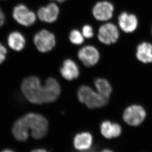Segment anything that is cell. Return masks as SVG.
<instances>
[{
    "label": "cell",
    "mask_w": 152,
    "mask_h": 152,
    "mask_svg": "<svg viewBox=\"0 0 152 152\" xmlns=\"http://www.w3.org/2000/svg\"><path fill=\"white\" fill-rule=\"evenodd\" d=\"M48 128L47 118L39 114L30 113L21 117L14 123L12 132L17 140L24 142L28 138L30 129L34 139H41L47 135Z\"/></svg>",
    "instance_id": "1"
},
{
    "label": "cell",
    "mask_w": 152,
    "mask_h": 152,
    "mask_svg": "<svg viewBox=\"0 0 152 152\" xmlns=\"http://www.w3.org/2000/svg\"><path fill=\"white\" fill-rule=\"evenodd\" d=\"M21 89L28 101L35 104L45 103V89L41 80L36 76L26 78L22 82Z\"/></svg>",
    "instance_id": "2"
},
{
    "label": "cell",
    "mask_w": 152,
    "mask_h": 152,
    "mask_svg": "<svg viewBox=\"0 0 152 152\" xmlns=\"http://www.w3.org/2000/svg\"><path fill=\"white\" fill-rule=\"evenodd\" d=\"M77 98L80 102L90 109L99 108L108 103L109 98L96 92L88 86H82L77 92Z\"/></svg>",
    "instance_id": "3"
},
{
    "label": "cell",
    "mask_w": 152,
    "mask_h": 152,
    "mask_svg": "<svg viewBox=\"0 0 152 152\" xmlns=\"http://www.w3.org/2000/svg\"><path fill=\"white\" fill-rule=\"evenodd\" d=\"M146 116V111L142 105L132 104L124 109L122 118L128 126L136 127L143 123Z\"/></svg>",
    "instance_id": "4"
},
{
    "label": "cell",
    "mask_w": 152,
    "mask_h": 152,
    "mask_svg": "<svg viewBox=\"0 0 152 152\" xmlns=\"http://www.w3.org/2000/svg\"><path fill=\"white\" fill-rule=\"evenodd\" d=\"M118 24L120 29L126 34H132L139 26V19L134 13L123 11L118 17Z\"/></svg>",
    "instance_id": "5"
},
{
    "label": "cell",
    "mask_w": 152,
    "mask_h": 152,
    "mask_svg": "<svg viewBox=\"0 0 152 152\" xmlns=\"http://www.w3.org/2000/svg\"><path fill=\"white\" fill-rule=\"evenodd\" d=\"M34 43L39 51L47 53L53 50L56 44L55 36L47 30H42L34 37Z\"/></svg>",
    "instance_id": "6"
},
{
    "label": "cell",
    "mask_w": 152,
    "mask_h": 152,
    "mask_svg": "<svg viewBox=\"0 0 152 152\" xmlns=\"http://www.w3.org/2000/svg\"><path fill=\"white\" fill-rule=\"evenodd\" d=\"M120 37V32L118 27L112 23L103 24L98 30V39L103 44L107 45L115 44Z\"/></svg>",
    "instance_id": "7"
},
{
    "label": "cell",
    "mask_w": 152,
    "mask_h": 152,
    "mask_svg": "<svg viewBox=\"0 0 152 152\" xmlns=\"http://www.w3.org/2000/svg\"><path fill=\"white\" fill-rule=\"evenodd\" d=\"M12 16L18 23L24 26L32 25L36 20V16L34 12L24 4H18L14 8Z\"/></svg>",
    "instance_id": "8"
},
{
    "label": "cell",
    "mask_w": 152,
    "mask_h": 152,
    "mask_svg": "<svg viewBox=\"0 0 152 152\" xmlns=\"http://www.w3.org/2000/svg\"><path fill=\"white\" fill-rule=\"evenodd\" d=\"M77 56L85 66L89 67L96 64L99 60L100 54L95 47L86 45L79 50Z\"/></svg>",
    "instance_id": "9"
},
{
    "label": "cell",
    "mask_w": 152,
    "mask_h": 152,
    "mask_svg": "<svg viewBox=\"0 0 152 152\" xmlns=\"http://www.w3.org/2000/svg\"><path fill=\"white\" fill-rule=\"evenodd\" d=\"M114 7L112 3L107 1H100L94 6L92 13L98 21L108 20L113 16Z\"/></svg>",
    "instance_id": "10"
},
{
    "label": "cell",
    "mask_w": 152,
    "mask_h": 152,
    "mask_svg": "<svg viewBox=\"0 0 152 152\" xmlns=\"http://www.w3.org/2000/svg\"><path fill=\"white\" fill-rule=\"evenodd\" d=\"M45 89V103H50L56 101L61 92L58 82L53 77H49L44 86Z\"/></svg>",
    "instance_id": "11"
},
{
    "label": "cell",
    "mask_w": 152,
    "mask_h": 152,
    "mask_svg": "<svg viewBox=\"0 0 152 152\" xmlns=\"http://www.w3.org/2000/svg\"><path fill=\"white\" fill-rule=\"evenodd\" d=\"M135 57L141 63L145 64L152 63V43L144 41L139 42L136 47Z\"/></svg>",
    "instance_id": "12"
},
{
    "label": "cell",
    "mask_w": 152,
    "mask_h": 152,
    "mask_svg": "<svg viewBox=\"0 0 152 152\" xmlns=\"http://www.w3.org/2000/svg\"><path fill=\"white\" fill-rule=\"evenodd\" d=\"M100 130L103 136L107 139H115L121 136L123 127L118 122L105 121L101 123Z\"/></svg>",
    "instance_id": "13"
},
{
    "label": "cell",
    "mask_w": 152,
    "mask_h": 152,
    "mask_svg": "<svg viewBox=\"0 0 152 152\" xmlns=\"http://www.w3.org/2000/svg\"><path fill=\"white\" fill-rule=\"evenodd\" d=\"M59 9L55 3H50L46 7H42L38 10V18L40 20L47 23H53L57 20Z\"/></svg>",
    "instance_id": "14"
},
{
    "label": "cell",
    "mask_w": 152,
    "mask_h": 152,
    "mask_svg": "<svg viewBox=\"0 0 152 152\" xmlns=\"http://www.w3.org/2000/svg\"><path fill=\"white\" fill-rule=\"evenodd\" d=\"M60 73L66 80H72L79 77V67L73 60L67 59L64 61L60 68Z\"/></svg>",
    "instance_id": "15"
},
{
    "label": "cell",
    "mask_w": 152,
    "mask_h": 152,
    "mask_svg": "<svg viewBox=\"0 0 152 152\" xmlns=\"http://www.w3.org/2000/svg\"><path fill=\"white\" fill-rule=\"evenodd\" d=\"M92 136L91 133L84 132L77 134L74 139V146L76 149L86 151L91 148L92 144Z\"/></svg>",
    "instance_id": "16"
},
{
    "label": "cell",
    "mask_w": 152,
    "mask_h": 152,
    "mask_svg": "<svg viewBox=\"0 0 152 152\" xmlns=\"http://www.w3.org/2000/svg\"><path fill=\"white\" fill-rule=\"evenodd\" d=\"M7 44L11 49L16 51L22 50L25 47L26 40L24 36L18 31H13L7 37Z\"/></svg>",
    "instance_id": "17"
},
{
    "label": "cell",
    "mask_w": 152,
    "mask_h": 152,
    "mask_svg": "<svg viewBox=\"0 0 152 152\" xmlns=\"http://www.w3.org/2000/svg\"><path fill=\"white\" fill-rule=\"evenodd\" d=\"M94 85L97 92L103 96L109 98L112 92V88L110 83L103 78H97L94 80Z\"/></svg>",
    "instance_id": "18"
},
{
    "label": "cell",
    "mask_w": 152,
    "mask_h": 152,
    "mask_svg": "<svg viewBox=\"0 0 152 152\" xmlns=\"http://www.w3.org/2000/svg\"><path fill=\"white\" fill-rule=\"evenodd\" d=\"M82 33L77 29L73 30L69 34V39L72 44L76 45H80L84 42Z\"/></svg>",
    "instance_id": "19"
},
{
    "label": "cell",
    "mask_w": 152,
    "mask_h": 152,
    "mask_svg": "<svg viewBox=\"0 0 152 152\" xmlns=\"http://www.w3.org/2000/svg\"><path fill=\"white\" fill-rule=\"evenodd\" d=\"M82 34L85 38H92L94 35V30L91 25H86L83 26L82 29Z\"/></svg>",
    "instance_id": "20"
},
{
    "label": "cell",
    "mask_w": 152,
    "mask_h": 152,
    "mask_svg": "<svg viewBox=\"0 0 152 152\" xmlns=\"http://www.w3.org/2000/svg\"><path fill=\"white\" fill-rule=\"evenodd\" d=\"M7 50L4 45L0 43V64L4 61L6 58Z\"/></svg>",
    "instance_id": "21"
},
{
    "label": "cell",
    "mask_w": 152,
    "mask_h": 152,
    "mask_svg": "<svg viewBox=\"0 0 152 152\" xmlns=\"http://www.w3.org/2000/svg\"><path fill=\"white\" fill-rule=\"evenodd\" d=\"M5 22V15L4 12L0 7V27L2 26L4 24Z\"/></svg>",
    "instance_id": "22"
},
{
    "label": "cell",
    "mask_w": 152,
    "mask_h": 152,
    "mask_svg": "<svg viewBox=\"0 0 152 152\" xmlns=\"http://www.w3.org/2000/svg\"><path fill=\"white\" fill-rule=\"evenodd\" d=\"M31 152H50L47 151L44 149H37L34 150Z\"/></svg>",
    "instance_id": "23"
},
{
    "label": "cell",
    "mask_w": 152,
    "mask_h": 152,
    "mask_svg": "<svg viewBox=\"0 0 152 152\" xmlns=\"http://www.w3.org/2000/svg\"><path fill=\"white\" fill-rule=\"evenodd\" d=\"M95 150H96V148H92V149H91V150H86V151H84V152H95Z\"/></svg>",
    "instance_id": "24"
},
{
    "label": "cell",
    "mask_w": 152,
    "mask_h": 152,
    "mask_svg": "<svg viewBox=\"0 0 152 152\" xmlns=\"http://www.w3.org/2000/svg\"><path fill=\"white\" fill-rule=\"evenodd\" d=\"M101 152H114V151H112L110 149H105L101 151Z\"/></svg>",
    "instance_id": "25"
},
{
    "label": "cell",
    "mask_w": 152,
    "mask_h": 152,
    "mask_svg": "<svg viewBox=\"0 0 152 152\" xmlns=\"http://www.w3.org/2000/svg\"><path fill=\"white\" fill-rule=\"evenodd\" d=\"M1 152H15L14 151H12V150H10L7 149V150H3V151H1Z\"/></svg>",
    "instance_id": "26"
},
{
    "label": "cell",
    "mask_w": 152,
    "mask_h": 152,
    "mask_svg": "<svg viewBox=\"0 0 152 152\" xmlns=\"http://www.w3.org/2000/svg\"><path fill=\"white\" fill-rule=\"evenodd\" d=\"M55 1H58L59 3H62V2H63V1H65L66 0H55Z\"/></svg>",
    "instance_id": "27"
},
{
    "label": "cell",
    "mask_w": 152,
    "mask_h": 152,
    "mask_svg": "<svg viewBox=\"0 0 152 152\" xmlns=\"http://www.w3.org/2000/svg\"><path fill=\"white\" fill-rule=\"evenodd\" d=\"M151 35H152V27H151Z\"/></svg>",
    "instance_id": "28"
}]
</instances>
